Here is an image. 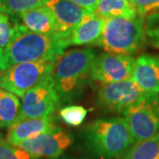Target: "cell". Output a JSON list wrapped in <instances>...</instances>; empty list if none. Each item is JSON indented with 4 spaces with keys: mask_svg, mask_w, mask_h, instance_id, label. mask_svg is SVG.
<instances>
[{
    "mask_svg": "<svg viewBox=\"0 0 159 159\" xmlns=\"http://www.w3.org/2000/svg\"><path fill=\"white\" fill-rule=\"evenodd\" d=\"M87 114L88 111L80 105H70L59 111L60 119L66 125L71 126H79L81 125Z\"/></svg>",
    "mask_w": 159,
    "mask_h": 159,
    "instance_id": "obj_20",
    "label": "cell"
},
{
    "mask_svg": "<svg viewBox=\"0 0 159 159\" xmlns=\"http://www.w3.org/2000/svg\"><path fill=\"white\" fill-rule=\"evenodd\" d=\"M105 19L89 13L71 32L68 42L70 45H86L96 43L100 38L104 27Z\"/></svg>",
    "mask_w": 159,
    "mask_h": 159,
    "instance_id": "obj_15",
    "label": "cell"
},
{
    "mask_svg": "<svg viewBox=\"0 0 159 159\" xmlns=\"http://www.w3.org/2000/svg\"><path fill=\"white\" fill-rule=\"evenodd\" d=\"M46 6L53 12L60 34L68 36L83 19L90 13L71 0H49Z\"/></svg>",
    "mask_w": 159,
    "mask_h": 159,
    "instance_id": "obj_12",
    "label": "cell"
},
{
    "mask_svg": "<svg viewBox=\"0 0 159 159\" xmlns=\"http://www.w3.org/2000/svg\"><path fill=\"white\" fill-rule=\"evenodd\" d=\"M71 1L80 7L84 8L90 13H94L100 0H71Z\"/></svg>",
    "mask_w": 159,
    "mask_h": 159,
    "instance_id": "obj_25",
    "label": "cell"
},
{
    "mask_svg": "<svg viewBox=\"0 0 159 159\" xmlns=\"http://www.w3.org/2000/svg\"><path fill=\"white\" fill-rule=\"evenodd\" d=\"M126 1H129V2H131V3L133 2V0H126Z\"/></svg>",
    "mask_w": 159,
    "mask_h": 159,
    "instance_id": "obj_29",
    "label": "cell"
},
{
    "mask_svg": "<svg viewBox=\"0 0 159 159\" xmlns=\"http://www.w3.org/2000/svg\"><path fill=\"white\" fill-rule=\"evenodd\" d=\"M157 11H159V3H157V5H155V6H153L151 8H150L148 14H150V13H154V12H157Z\"/></svg>",
    "mask_w": 159,
    "mask_h": 159,
    "instance_id": "obj_27",
    "label": "cell"
},
{
    "mask_svg": "<svg viewBox=\"0 0 159 159\" xmlns=\"http://www.w3.org/2000/svg\"><path fill=\"white\" fill-rule=\"evenodd\" d=\"M133 80L147 94H159V55H142L134 60Z\"/></svg>",
    "mask_w": 159,
    "mask_h": 159,
    "instance_id": "obj_11",
    "label": "cell"
},
{
    "mask_svg": "<svg viewBox=\"0 0 159 159\" xmlns=\"http://www.w3.org/2000/svg\"><path fill=\"white\" fill-rule=\"evenodd\" d=\"M89 148L102 158H122L134 144L125 118L116 117L93 121L85 128Z\"/></svg>",
    "mask_w": 159,
    "mask_h": 159,
    "instance_id": "obj_2",
    "label": "cell"
},
{
    "mask_svg": "<svg viewBox=\"0 0 159 159\" xmlns=\"http://www.w3.org/2000/svg\"><path fill=\"white\" fill-rule=\"evenodd\" d=\"M146 93L132 79L102 84L97 90V104L111 112L123 113Z\"/></svg>",
    "mask_w": 159,
    "mask_h": 159,
    "instance_id": "obj_8",
    "label": "cell"
},
{
    "mask_svg": "<svg viewBox=\"0 0 159 159\" xmlns=\"http://www.w3.org/2000/svg\"><path fill=\"white\" fill-rule=\"evenodd\" d=\"M57 58L20 63L5 69L0 73V88L22 97L51 75Z\"/></svg>",
    "mask_w": 159,
    "mask_h": 159,
    "instance_id": "obj_5",
    "label": "cell"
},
{
    "mask_svg": "<svg viewBox=\"0 0 159 159\" xmlns=\"http://www.w3.org/2000/svg\"><path fill=\"white\" fill-rule=\"evenodd\" d=\"M122 159H159V134L134 143Z\"/></svg>",
    "mask_w": 159,
    "mask_h": 159,
    "instance_id": "obj_18",
    "label": "cell"
},
{
    "mask_svg": "<svg viewBox=\"0 0 159 159\" xmlns=\"http://www.w3.org/2000/svg\"><path fill=\"white\" fill-rule=\"evenodd\" d=\"M1 139H2V138H1V134H0V140H1Z\"/></svg>",
    "mask_w": 159,
    "mask_h": 159,
    "instance_id": "obj_30",
    "label": "cell"
},
{
    "mask_svg": "<svg viewBox=\"0 0 159 159\" xmlns=\"http://www.w3.org/2000/svg\"><path fill=\"white\" fill-rule=\"evenodd\" d=\"M49 0H0V12L7 15H20L36 7L45 6Z\"/></svg>",
    "mask_w": 159,
    "mask_h": 159,
    "instance_id": "obj_19",
    "label": "cell"
},
{
    "mask_svg": "<svg viewBox=\"0 0 159 159\" xmlns=\"http://www.w3.org/2000/svg\"><path fill=\"white\" fill-rule=\"evenodd\" d=\"M145 19H146V25L148 28L154 27L155 25L159 23V11L148 14L145 17Z\"/></svg>",
    "mask_w": 159,
    "mask_h": 159,
    "instance_id": "obj_26",
    "label": "cell"
},
{
    "mask_svg": "<svg viewBox=\"0 0 159 159\" xmlns=\"http://www.w3.org/2000/svg\"><path fill=\"white\" fill-rule=\"evenodd\" d=\"M57 127L55 119L51 116L19 120L11 126L6 135V141L18 146L20 142L34 138Z\"/></svg>",
    "mask_w": 159,
    "mask_h": 159,
    "instance_id": "obj_13",
    "label": "cell"
},
{
    "mask_svg": "<svg viewBox=\"0 0 159 159\" xmlns=\"http://www.w3.org/2000/svg\"><path fill=\"white\" fill-rule=\"evenodd\" d=\"M72 142V135L57 126L53 130L20 142L17 147L24 149L35 158H56L70 147Z\"/></svg>",
    "mask_w": 159,
    "mask_h": 159,
    "instance_id": "obj_10",
    "label": "cell"
},
{
    "mask_svg": "<svg viewBox=\"0 0 159 159\" xmlns=\"http://www.w3.org/2000/svg\"><path fill=\"white\" fill-rule=\"evenodd\" d=\"M0 159H35L22 148L10 142L0 140Z\"/></svg>",
    "mask_w": 159,
    "mask_h": 159,
    "instance_id": "obj_22",
    "label": "cell"
},
{
    "mask_svg": "<svg viewBox=\"0 0 159 159\" xmlns=\"http://www.w3.org/2000/svg\"><path fill=\"white\" fill-rule=\"evenodd\" d=\"M20 19L29 31L41 34H60L55 16L46 5L23 12Z\"/></svg>",
    "mask_w": 159,
    "mask_h": 159,
    "instance_id": "obj_14",
    "label": "cell"
},
{
    "mask_svg": "<svg viewBox=\"0 0 159 159\" xmlns=\"http://www.w3.org/2000/svg\"><path fill=\"white\" fill-rule=\"evenodd\" d=\"M134 60L131 56L109 52L102 53L94 59L91 68V79L101 84L131 79Z\"/></svg>",
    "mask_w": 159,
    "mask_h": 159,
    "instance_id": "obj_9",
    "label": "cell"
},
{
    "mask_svg": "<svg viewBox=\"0 0 159 159\" xmlns=\"http://www.w3.org/2000/svg\"><path fill=\"white\" fill-rule=\"evenodd\" d=\"M68 38L64 34L32 32L20 24L14 37L3 49L0 71L16 64L57 58L69 46Z\"/></svg>",
    "mask_w": 159,
    "mask_h": 159,
    "instance_id": "obj_1",
    "label": "cell"
},
{
    "mask_svg": "<svg viewBox=\"0 0 159 159\" xmlns=\"http://www.w3.org/2000/svg\"><path fill=\"white\" fill-rule=\"evenodd\" d=\"M134 143L159 134V94H145L123 112Z\"/></svg>",
    "mask_w": 159,
    "mask_h": 159,
    "instance_id": "obj_6",
    "label": "cell"
},
{
    "mask_svg": "<svg viewBox=\"0 0 159 159\" xmlns=\"http://www.w3.org/2000/svg\"><path fill=\"white\" fill-rule=\"evenodd\" d=\"M96 54L91 49H73L56 59L51 77L59 97L67 99L81 89L90 76Z\"/></svg>",
    "mask_w": 159,
    "mask_h": 159,
    "instance_id": "obj_4",
    "label": "cell"
},
{
    "mask_svg": "<svg viewBox=\"0 0 159 159\" xmlns=\"http://www.w3.org/2000/svg\"><path fill=\"white\" fill-rule=\"evenodd\" d=\"M147 41L144 18L139 14L132 18L105 19L102 33L95 44L109 53L133 56Z\"/></svg>",
    "mask_w": 159,
    "mask_h": 159,
    "instance_id": "obj_3",
    "label": "cell"
},
{
    "mask_svg": "<svg viewBox=\"0 0 159 159\" xmlns=\"http://www.w3.org/2000/svg\"><path fill=\"white\" fill-rule=\"evenodd\" d=\"M20 23L11 21L9 15L0 12V49H4L17 33Z\"/></svg>",
    "mask_w": 159,
    "mask_h": 159,
    "instance_id": "obj_21",
    "label": "cell"
},
{
    "mask_svg": "<svg viewBox=\"0 0 159 159\" xmlns=\"http://www.w3.org/2000/svg\"><path fill=\"white\" fill-rule=\"evenodd\" d=\"M21 103L15 95L0 88V126L8 127L20 119Z\"/></svg>",
    "mask_w": 159,
    "mask_h": 159,
    "instance_id": "obj_17",
    "label": "cell"
},
{
    "mask_svg": "<svg viewBox=\"0 0 159 159\" xmlns=\"http://www.w3.org/2000/svg\"><path fill=\"white\" fill-rule=\"evenodd\" d=\"M20 119L51 116L60 102L51 75L39 85L28 91L22 97Z\"/></svg>",
    "mask_w": 159,
    "mask_h": 159,
    "instance_id": "obj_7",
    "label": "cell"
},
{
    "mask_svg": "<svg viewBox=\"0 0 159 159\" xmlns=\"http://www.w3.org/2000/svg\"><path fill=\"white\" fill-rule=\"evenodd\" d=\"M2 53H3V49H0V57L2 56Z\"/></svg>",
    "mask_w": 159,
    "mask_h": 159,
    "instance_id": "obj_28",
    "label": "cell"
},
{
    "mask_svg": "<svg viewBox=\"0 0 159 159\" xmlns=\"http://www.w3.org/2000/svg\"><path fill=\"white\" fill-rule=\"evenodd\" d=\"M157 3H159V0H133L132 2L136 9L137 13L142 18L146 17L150 8Z\"/></svg>",
    "mask_w": 159,
    "mask_h": 159,
    "instance_id": "obj_23",
    "label": "cell"
},
{
    "mask_svg": "<svg viewBox=\"0 0 159 159\" xmlns=\"http://www.w3.org/2000/svg\"><path fill=\"white\" fill-rule=\"evenodd\" d=\"M93 14L102 19L132 18L138 15L134 5L126 0H100Z\"/></svg>",
    "mask_w": 159,
    "mask_h": 159,
    "instance_id": "obj_16",
    "label": "cell"
},
{
    "mask_svg": "<svg viewBox=\"0 0 159 159\" xmlns=\"http://www.w3.org/2000/svg\"><path fill=\"white\" fill-rule=\"evenodd\" d=\"M146 37L150 45L159 49V27L147 28Z\"/></svg>",
    "mask_w": 159,
    "mask_h": 159,
    "instance_id": "obj_24",
    "label": "cell"
}]
</instances>
